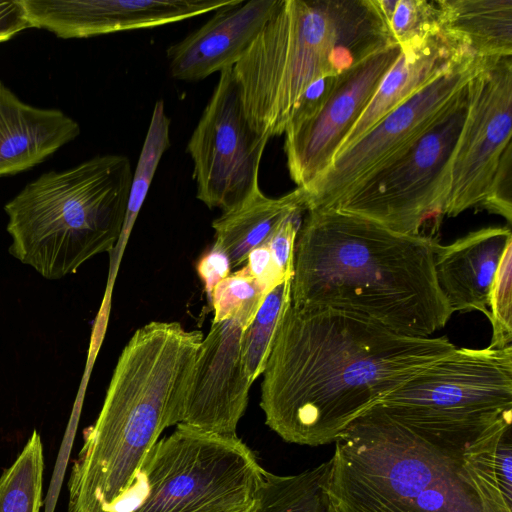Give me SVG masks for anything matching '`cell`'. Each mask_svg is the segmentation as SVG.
Masks as SVG:
<instances>
[{
    "label": "cell",
    "mask_w": 512,
    "mask_h": 512,
    "mask_svg": "<svg viewBox=\"0 0 512 512\" xmlns=\"http://www.w3.org/2000/svg\"><path fill=\"white\" fill-rule=\"evenodd\" d=\"M268 141L246 118L233 68L222 70L186 148L197 199L225 213L261 190L259 169Z\"/></svg>",
    "instance_id": "10"
},
{
    "label": "cell",
    "mask_w": 512,
    "mask_h": 512,
    "mask_svg": "<svg viewBox=\"0 0 512 512\" xmlns=\"http://www.w3.org/2000/svg\"><path fill=\"white\" fill-rule=\"evenodd\" d=\"M30 27L22 0L0 1V42Z\"/></svg>",
    "instance_id": "33"
},
{
    "label": "cell",
    "mask_w": 512,
    "mask_h": 512,
    "mask_svg": "<svg viewBox=\"0 0 512 512\" xmlns=\"http://www.w3.org/2000/svg\"><path fill=\"white\" fill-rule=\"evenodd\" d=\"M466 112L467 84L426 131L353 184L331 208L399 233L426 236L424 228L438 227L445 215L452 157Z\"/></svg>",
    "instance_id": "8"
},
{
    "label": "cell",
    "mask_w": 512,
    "mask_h": 512,
    "mask_svg": "<svg viewBox=\"0 0 512 512\" xmlns=\"http://www.w3.org/2000/svg\"><path fill=\"white\" fill-rule=\"evenodd\" d=\"M280 0H232L201 27L170 45L166 55L171 76L200 81L242 58Z\"/></svg>",
    "instance_id": "16"
},
{
    "label": "cell",
    "mask_w": 512,
    "mask_h": 512,
    "mask_svg": "<svg viewBox=\"0 0 512 512\" xmlns=\"http://www.w3.org/2000/svg\"><path fill=\"white\" fill-rule=\"evenodd\" d=\"M435 241L331 207L308 210L295 241L291 305L431 337L453 314L436 278Z\"/></svg>",
    "instance_id": "3"
},
{
    "label": "cell",
    "mask_w": 512,
    "mask_h": 512,
    "mask_svg": "<svg viewBox=\"0 0 512 512\" xmlns=\"http://www.w3.org/2000/svg\"><path fill=\"white\" fill-rule=\"evenodd\" d=\"M232 0H22L31 27L59 38L157 27L216 11Z\"/></svg>",
    "instance_id": "15"
},
{
    "label": "cell",
    "mask_w": 512,
    "mask_h": 512,
    "mask_svg": "<svg viewBox=\"0 0 512 512\" xmlns=\"http://www.w3.org/2000/svg\"><path fill=\"white\" fill-rule=\"evenodd\" d=\"M245 267L270 292L274 287L287 280L277 268L267 242L252 249ZM291 279V278H288Z\"/></svg>",
    "instance_id": "31"
},
{
    "label": "cell",
    "mask_w": 512,
    "mask_h": 512,
    "mask_svg": "<svg viewBox=\"0 0 512 512\" xmlns=\"http://www.w3.org/2000/svg\"><path fill=\"white\" fill-rule=\"evenodd\" d=\"M306 211V192L297 187L277 198L261 190L233 210L212 222L214 247L229 258L232 268L241 265L249 252L265 243L278 226L293 212Z\"/></svg>",
    "instance_id": "20"
},
{
    "label": "cell",
    "mask_w": 512,
    "mask_h": 512,
    "mask_svg": "<svg viewBox=\"0 0 512 512\" xmlns=\"http://www.w3.org/2000/svg\"><path fill=\"white\" fill-rule=\"evenodd\" d=\"M439 31L479 58L512 56V0H437Z\"/></svg>",
    "instance_id": "21"
},
{
    "label": "cell",
    "mask_w": 512,
    "mask_h": 512,
    "mask_svg": "<svg viewBox=\"0 0 512 512\" xmlns=\"http://www.w3.org/2000/svg\"><path fill=\"white\" fill-rule=\"evenodd\" d=\"M43 470L41 437L34 430L16 460L0 476V512H40Z\"/></svg>",
    "instance_id": "24"
},
{
    "label": "cell",
    "mask_w": 512,
    "mask_h": 512,
    "mask_svg": "<svg viewBox=\"0 0 512 512\" xmlns=\"http://www.w3.org/2000/svg\"><path fill=\"white\" fill-rule=\"evenodd\" d=\"M511 137L512 56L482 58L467 83V112L452 157L446 216L479 208L512 146Z\"/></svg>",
    "instance_id": "12"
},
{
    "label": "cell",
    "mask_w": 512,
    "mask_h": 512,
    "mask_svg": "<svg viewBox=\"0 0 512 512\" xmlns=\"http://www.w3.org/2000/svg\"><path fill=\"white\" fill-rule=\"evenodd\" d=\"M488 319L492 326L489 347L504 348L512 341V243L500 260L489 297Z\"/></svg>",
    "instance_id": "27"
},
{
    "label": "cell",
    "mask_w": 512,
    "mask_h": 512,
    "mask_svg": "<svg viewBox=\"0 0 512 512\" xmlns=\"http://www.w3.org/2000/svg\"><path fill=\"white\" fill-rule=\"evenodd\" d=\"M390 44L374 0H280L233 66L248 122L269 140L284 134L310 84Z\"/></svg>",
    "instance_id": "5"
},
{
    "label": "cell",
    "mask_w": 512,
    "mask_h": 512,
    "mask_svg": "<svg viewBox=\"0 0 512 512\" xmlns=\"http://www.w3.org/2000/svg\"><path fill=\"white\" fill-rule=\"evenodd\" d=\"M251 507H252V506H251ZM251 507H250V508H248V509H246V510L240 511V512H250Z\"/></svg>",
    "instance_id": "34"
},
{
    "label": "cell",
    "mask_w": 512,
    "mask_h": 512,
    "mask_svg": "<svg viewBox=\"0 0 512 512\" xmlns=\"http://www.w3.org/2000/svg\"><path fill=\"white\" fill-rule=\"evenodd\" d=\"M400 53L397 44H390L356 63L340 74L334 91L315 115L286 127L284 151L297 187L307 189L330 166Z\"/></svg>",
    "instance_id": "13"
},
{
    "label": "cell",
    "mask_w": 512,
    "mask_h": 512,
    "mask_svg": "<svg viewBox=\"0 0 512 512\" xmlns=\"http://www.w3.org/2000/svg\"><path fill=\"white\" fill-rule=\"evenodd\" d=\"M339 76L340 74L325 76L310 84L299 98L287 126L315 115L334 91Z\"/></svg>",
    "instance_id": "30"
},
{
    "label": "cell",
    "mask_w": 512,
    "mask_h": 512,
    "mask_svg": "<svg viewBox=\"0 0 512 512\" xmlns=\"http://www.w3.org/2000/svg\"><path fill=\"white\" fill-rule=\"evenodd\" d=\"M269 292L244 266L221 280L211 294L214 308L212 322L239 319L250 324Z\"/></svg>",
    "instance_id": "26"
},
{
    "label": "cell",
    "mask_w": 512,
    "mask_h": 512,
    "mask_svg": "<svg viewBox=\"0 0 512 512\" xmlns=\"http://www.w3.org/2000/svg\"><path fill=\"white\" fill-rule=\"evenodd\" d=\"M203 334L152 321L122 350L95 423L71 469L68 512H122L139 487L144 460L168 427L181 422Z\"/></svg>",
    "instance_id": "4"
},
{
    "label": "cell",
    "mask_w": 512,
    "mask_h": 512,
    "mask_svg": "<svg viewBox=\"0 0 512 512\" xmlns=\"http://www.w3.org/2000/svg\"><path fill=\"white\" fill-rule=\"evenodd\" d=\"M378 405L417 427L482 434L512 420V345L456 348Z\"/></svg>",
    "instance_id": "9"
},
{
    "label": "cell",
    "mask_w": 512,
    "mask_h": 512,
    "mask_svg": "<svg viewBox=\"0 0 512 512\" xmlns=\"http://www.w3.org/2000/svg\"><path fill=\"white\" fill-rule=\"evenodd\" d=\"M391 38L401 49L439 32L436 1L374 0Z\"/></svg>",
    "instance_id": "25"
},
{
    "label": "cell",
    "mask_w": 512,
    "mask_h": 512,
    "mask_svg": "<svg viewBox=\"0 0 512 512\" xmlns=\"http://www.w3.org/2000/svg\"><path fill=\"white\" fill-rule=\"evenodd\" d=\"M469 54L472 53L440 31L401 49L335 156L403 101Z\"/></svg>",
    "instance_id": "19"
},
{
    "label": "cell",
    "mask_w": 512,
    "mask_h": 512,
    "mask_svg": "<svg viewBox=\"0 0 512 512\" xmlns=\"http://www.w3.org/2000/svg\"><path fill=\"white\" fill-rule=\"evenodd\" d=\"M245 328L236 318L212 322L197 351L179 424L237 435L252 385L242 359Z\"/></svg>",
    "instance_id": "14"
},
{
    "label": "cell",
    "mask_w": 512,
    "mask_h": 512,
    "mask_svg": "<svg viewBox=\"0 0 512 512\" xmlns=\"http://www.w3.org/2000/svg\"><path fill=\"white\" fill-rule=\"evenodd\" d=\"M231 268L228 256L214 246L202 256L197 264V273L209 296H211L215 286L230 275Z\"/></svg>",
    "instance_id": "32"
},
{
    "label": "cell",
    "mask_w": 512,
    "mask_h": 512,
    "mask_svg": "<svg viewBox=\"0 0 512 512\" xmlns=\"http://www.w3.org/2000/svg\"><path fill=\"white\" fill-rule=\"evenodd\" d=\"M329 461L294 475L264 470L250 512H335L325 491Z\"/></svg>",
    "instance_id": "22"
},
{
    "label": "cell",
    "mask_w": 512,
    "mask_h": 512,
    "mask_svg": "<svg viewBox=\"0 0 512 512\" xmlns=\"http://www.w3.org/2000/svg\"><path fill=\"white\" fill-rule=\"evenodd\" d=\"M303 212L290 214L266 241L277 268L286 279L293 277L295 241Z\"/></svg>",
    "instance_id": "29"
},
{
    "label": "cell",
    "mask_w": 512,
    "mask_h": 512,
    "mask_svg": "<svg viewBox=\"0 0 512 512\" xmlns=\"http://www.w3.org/2000/svg\"><path fill=\"white\" fill-rule=\"evenodd\" d=\"M334 443L325 491L335 512H512L511 425L432 430L376 404Z\"/></svg>",
    "instance_id": "2"
},
{
    "label": "cell",
    "mask_w": 512,
    "mask_h": 512,
    "mask_svg": "<svg viewBox=\"0 0 512 512\" xmlns=\"http://www.w3.org/2000/svg\"><path fill=\"white\" fill-rule=\"evenodd\" d=\"M491 213L512 221V146L500 160L488 193L479 206Z\"/></svg>",
    "instance_id": "28"
},
{
    "label": "cell",
    "mask_w": 512,
    "mask_h": 512,
    "mask_svg": "<svg viewBox=\"0 0 512 512\" xmlns=\"http://www.w3.org/2000/svg\"><path fill=\"white\" fill-rule=\"evenodd\" d=\"M132 176L119 154L42 174L4 207L10 254L55 280L111 251L123 235Z\"/></svg>",
    "instance_id": "6"
},
{
    "label": "cell",
    "mask_w": 512,
    "mask_h": 512,
    "mask_svg": "<svg viewBox=\"0 0 512 512\" xmlns=\"http://www.w3.org/2000/svg\"><path fill=\"white\" fill-rule=\"evenodd\" d=\"M481 60L473 54L465 56L337 154L325 172L304 189L306 211L333 206L353 184L416 140L458 96Z\"/></svg>",
    "instance_id": "11"
},
{
    "label": "cell",
    "mask_w": 512,
    "mask_h": 512,
    "mask_svg": "<svg viewBox=\"0 0 512 512\" xmlns=\"http://www.w3.org/2000/svg\"><path fill=\"white\" fill-rule=\"evenodd\" d=\"M456 348L446 336H406L353 313L290 304L263 372L265 423L288 443H334L356 418Z\"/></svg>",
    "instance_id": "1"
},
{
    "label": "cell",
    "mask_w": 512,
    "mask_h": 512,
    "mask_svg": "<svg viewBox=\"0 0 512 512\" xmlns=\"http://www.w3.org/2000/svg\"><path fill=\"white\" fill-rule=\"evenodd\" d=\"M79 134L61 110L26 104L0 82V177L31 169Z\"/></svg>",
    "instance_id": "18"
},
{
    "label": "cell",
    "mask_w": 512,
    "mask_h": 512,
    "mask_svg": "<svg viewBox=\"0 0 512 512\" xmlns=\"http://www.w3.org/2000/svg\"><path fill=\"white\" fill-rule=\"evenodd\" d=\"M291 283L292 278L274 287L243 330L242 359L252 383L265 370L281 320L291 304Z\"/></svg>",
    "instance_id": "23"
},
{
    "label": "cell",
    "mask_w": 512,
    "mask_h": 512,
    "mask_svg": "<svg viewBox=\"0 0 512 512\" xmlns=\"http://www.w3.org/2000/svg\"><path fill=\"white\" fill-rule=\"evenodd\" d=\"M509 227H487L451 244H433L438 285L452 312L479 311L488 317L491 287L506 247Z\"/></svg>",
    "instance_id": "17"
},
{
    "label": "cell",
    "mask_w": 512,
    "mask_h": 512,
    "mask_svg": "<svg viewBox=\"0 0 512 512\" xmlns=\"http://www.w3.org/2000/svg\"><path fill=\"white\" fill-rule=\"evenodd\" d=\"M264 470L237 435L178 424L147 454L123 512H240L253 505Z\"/></svg>",
    "instance_id": "7"
}]
</instances>
